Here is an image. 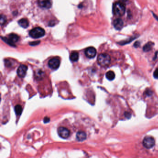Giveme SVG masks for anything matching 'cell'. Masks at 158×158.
<instances>
[{"label": "cell", "instance_id": "7a4b0ae2", "mask_svg": "<svg viewBox=\"0 0 158 158\" xmlns=\"http://www.w3.org/2000/svg\"><path fill=\"white\" fill-rule=\"evenodd\" d=\"M111 57L108 54H100L97 58L98 63L101 66H108L111 63Z\"/></svg>", "mask_w": 158, "mask_h": 158}, {"label": "cell", "instance_id": "52a82bcc", "mask_svg": "<svg viewBox=\"0 0 158 158\" xmlns=\"http://www.w3.org/2000/svg\"><path fill=\"white\" fill-rule=\"evenodd\" d=\"M48 64L50 68L54 70H56L60 66V60L57 58H53L49 61Z\"/></svg>", "mask_w": 158, "mask_h": 158}, {"label": "cell", "instance_id": "7402d4cb", "mask_svg": "<svg viewBox=\"0 0 158 158\" xmlns=\"http://www.w3.org/2000/svg\"><path fill=\"white\" fill-rule=\"evenodd\" d=\"M140 43L138 41H136L134 44V46L135 47H138L140 46Z\"/></svg>", "mask_w": 158, "mask_h": 158}, {"label": "cell", "instance_id": "9c48e42d", "mask_svg": "<svg viewBox=\"0 0 158 158\" xmlns=\"http://www.w3.org/2000/svg\"><path fill=\"white\" fill-rule=\"evenodd\" d=\"M27 67L25 65H21L17 69V74L20 78H24L27 70Z\"/></svg>", "mask_w": 158, "mask_h": 158}, {"label": "cell", "instance_id": "30bf717a", "mask_svg": "<svg viewBox=\"0 0 158 158\" xmlns=\"http://www.w3.org/2000/svg\"><path fill=\"white\" fill-rule=\"evenodd\" d=\"M123 21L121 19L118 18L114 21V27L116 30H121L123 27Z\"/></svg>", "mask_w": 158, "mask_h": 158}, {"label": "cell", "instance_id": "5b68a950", "mask_svg": "<svg viewBox=\"0 0 158 158\" xmlns=\"http://www.w3.org/2000/svg\"><path fill=\"white\" fill-rule=\"evenodd\" d=\"M19 39V37L17 34L15 33H11L10 34H9L8 38H4L3 40L8 44L12 46H15V43L18 41Z\"/></svg>", "mask_w": 158, "mask_h": 158}, {"label": "cell", "instance_id": "ac0fdd59", "mask_svg": "<svg viewBox=\"0 0 158 158\" xmlns=\"http://www.w3.org/2000/svg\"><path fill=\"white\" fill-rule=\"evenodd\" d=\"M15 111L16 114L18 115H20L22 113V109L20 105H17L15 107Z\"/></svg>", "mask_w": 158, "mask_h": 158}, {"label": "cell", "instance_id": "ba28073f", "mask_svg": "<svg viewBox=\"0 0 158 158\" xmlns=\"http://www.w3.org/2000/svg\"><path fill=\"white\" fill-rule=\"evenodd\" d=\"M85 54L87 57L92 59L95 57L96 54V50L93 47H89L85 50Z\"/></svg>", "mask_w": 158, "mask_h": 158}, {"label": "cell", "instance_id": "4fadbf2b", "mask_svg": "<svg viewBox=\"0 0 158 158\" xmlns=\"http://www.w3.org/2000/svg\"><path fill=\"white\" fill-rule=\"evenodd\" d=\"M44 74H45L44 72H43L42 70H36V72H35L34 76L37 80H40L43 78L44 76Z\"/></svg>", "mask_w": 158, "mask_h": 158}, {"label": "cell", "instance_id": "6da1fadb", "mask_svg": "<svg viewBox=\"0 0 158 158\" xmlns=\"http://www.w3.org/2000/svg\"><path fill=\"white\" fill-rule=\"evenodd\" d=\"M113 10L115 15L118 17H121L125 14V6L122 2H117L113 4Z\"/></svg>", "mask_w": 158, "mask_h": 158}, {"label": "cell", "instance_id": "9a60e30c", "mask_svg": "<svg viewBox=\"0 0 158 158\" xmlns=\"http://www.w3.org/2000/svg\"><path fill=\"white\" fill-rule=\"evenodd\" d=\"M154 45V43L152 42H148L143 47V51L145 52H148L152 50L153 46Z\"/></svg>", "mask_w": 158, "mask_h": 158}, {"label": "cell", "instance_id": "d6986e66", "mask_svg": "<svg viewBox=\"0 0 158 158\" xmlns=\"http://www.w3.org/2000/svg\"><path fill=\"white\" fill-rule=\"evenodd\" d=\"M135 38H136V37H132L131 39H128V40H125V41H122V42H120V43H119L120 45H124V44H128V43H130V42L132 41V40H133L134 39H135Z\"/></svg>", "mask_w": 158, "mask_h": 158}, {"label": "cell", "instance_id": "8992f818", "mask_svg": "<svg viewBox=\"0 0 158 158\" xmlns=\"http://www.w3.org/2000/svg\"><path fill=\"white\" fill-rule=\"evenodd\" d=\"M58 133L60 137L63 139L68 138L70 134V131L68 129L63 127H60L58 128Z\"/></svg>", "mask_w": 158, "mask_h": 158}, {"label": "cell", "instance_id": "44dd1931", "mask_svg": "<svg viewBox=\"0 0 158 158\" xmlns=\"http://www.w3.org/2000/svg\"><path fill=\"white\" fill-rule=\"evenodd\" d=\"M153 77L156 79H158V68L156 69L153 72Z\"/></svg>", "mask_w": 158, "mask_h": 158}, {"label": "cell", "instance_id": "603a6c76", "mask_svg": "<svg viewBox=\"0 0 158 158\" xmlns=\"http://www.w3.org/2000/svg\"><path fill=\"white\" fill-rule=\"evenodd\" d=\"M153 16H154V17H155V18H156V20H157V21H158V17H157V16L156 15H155V14H153Z\"/></svg>", "mask_w": 158, "mask_h": 158}, {"label": "cell", "instance_id": "277c9868", "mask_svg": "<svg viewBox=\"0 0 158 158\" xmlns=\"http://www.w3.org/2000/svg\"><path fill=\"white\" fill-rule=\"evenodd\" d=\"M143 145L146 148H151L154 146L155 140L153 137L147 136L144 138L143 140Z\"/></svg>", "mask_w": 158, "mask_h": 158}, {"label": "cell", "instance_id": "8fae6325", "mask_svg": "<svg viewBox=\"0 0 158 158\" xmlns=\"http://www.w3.org/2000/svg\"><path fill=\"white\" fill-rule=\"evenodd\" d=\"M38 4L40 7L46 9H50L51 6V2L49 1H39Z\"/></svg>", "mask_w": 158, "mask_h": 158}, {"label": "cell", "instance_id": "3957f363", "mask_svg": "<svg viewBox=\"0 0 158 158\" xmlns=\"http://www.w3.org/2000/svg\"><path fill=\"white\" fill-rule=\"evenodd\" d=\"M45 31L43 28L40 27H36L31 30L29 35L34 39H37L44 36Z\"/></svg>", "mask_w": 158, "mask_h": 158}, {"label": "cell", "instance_id": "5bb4252c", "mask_svg": "<svg viewBox=\"0 0 158 158\" xmlns=\"http://www.w3.org/2000/svg\"><path fill=\"white\" fill-rule=\"evenodd\" d=\"M18 24L20 26L25 28L27 27L28 26L29 22H28V21L27 19H25V18H23V19H21V20H20L18 21Z\"/></svg>", "mask_w": 158, "mask_h": 158}, {"label": "cell", "instance_id": "ffe728a7", "mask_svg": "<svg viewBox=\"0 0 158 158\" xmlns=\"http://www.w3.org/2000/svg\"><path fill=\"white\" fill-rule=\"evenodd\" d=\"M5 16H3V15H1V25H2L3 24H4V23L6 21V18H4Z\"/></svg>", "mask_w": 158, "mask_h": 158}, {"label": "cell", "instance_id": "7c38bea8", "mask_svg": "<svg viewBox=\"0 0 158 158\" xmlns=\"http://www.w3.org/2000/svg\"><path fill=\"white\" fill-rule=\"evenodd\" d=\"M86 133L83 131L78 132L76 134L77 139L80 141L85 140L86 139Z\"/></svg>", "mask_w": 158, "mask_h": 158}, {"label": "cell", "instance_id": "e0dca14e", "mask_svg": "<svg viewBox=\"0 0 158 158\" xmlns=\"http://www.w3.org/2000/svg\"><path fill=\"white\" fill-rule=\"evenodd\" d=\"M79 59V54L77 52H73L70 55V60L73 62H76Z\"/></svg>", "mask_w": 158, "mask_h": 158}, {"label": "cell", "instance_id": "2e32d148", "mask_svg": "<svg viewBox=\"0 0 158 158\" xmlns=\"http://www.w3.org/2000/svg\"><path fill=\"white\" fill-rule=\"evenodd\" d=\"M116 75L114 73V72L113 71H109L106 73V77L109 80L112 81L114 80L115 78Z\"/></svg>", "mask_w": 158, "mask_h": 158}]
</instances>
